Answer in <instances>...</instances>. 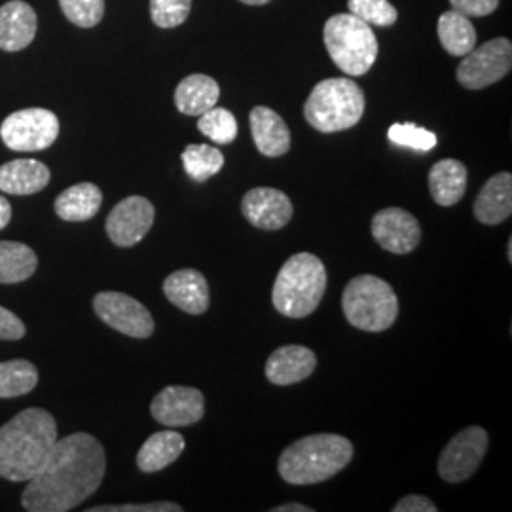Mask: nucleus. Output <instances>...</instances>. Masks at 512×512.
Returning <instances> with one entry per match:
<instances>
[{"instance_id":"obj_9","label":"nucleus","mask_w":512,"mask_h":512,"mask_svg":"<svg viewBox=\"0 0 512 512\" xmlns=\"http://www.w3.org/2000/svg\"><path fill=\"white\" fill-rule=\"evenodd\" d=\"M59 135V120L52 110L23 109L10 114L2 126L4 145L16 152H38L52 147Z\"/></svg>"},{"instance_id":"obj_22","label":"nucleus","mask_w":512,"mask_h":512,"mask_svg":"<svg viewBox=\"0 0 512 512\" xmlns=\"http://www.w3.org/2000/svg\"><path fill=\"white\" fill-rule=\"evenodd\" d=\"M467 181V167L454 158L440 160L429 171L431 196L442 207H452L465 196Z\"/></svg>"},{"instance_id":"obj_27","label":"nucleus","mask_w":512,"mask_h":512,"mask_svg":"<svg viewBox=\"0 0 512 512\" xmlns=\"http://www.w3.org/2000/svg\"><path fill=\"white\" fill-rule=\"evenodd\" d=\"M37 253L18 241H0V283L12 285L37 272Z\"/></svg>"},{"instance_id":"obj_23","label":"nucleus","mask_w":512,"mask_h":512,"mask_svg":"<svg viewBox=\"0 0 512 512\" xmlns=\"http://www.w3.org/2000/svg\"><path fill=\"white\" fill-rule=\"evenodd\" d=\"M220 86L215 78L207 74H190L175 90V105L186 116H202L217 107Z\"/></svg>"},{"instance_id":"obj_41","label":"nucleus","mask_w":512,"mask_h":512,"mask_svg":"<svg viewBox=\"0 0 512 512\" xmlns=\"http://www.w3.org/2000/svg\"><path fill=\"white\" fill-rule=\"evenodd\" d=\"M243 4H249V6H264V4H268L270 0H241Z\"/></svg>"},{"instance_id":"obj_15","label":"nucleus","mask_w":512,"mask_h":512,"mask_svg":"<svg viewBox=\"0 0 512 512\" xmlns=\"http://www.w3.org/2000/svg\"><path fill=\"white\" fill-rule=\"evenodd\" d=\"M241 211L245 219L256 228L274 232V230L285 228L291 222L294 207L291 198L285 192L277 188L260 186V188L249 190L243 196Z\"/></svg>"},{"instance_id":"obj_2","label":"nucleus","mask_w":512,"mask_h":512,"mask_svg":"<svg viewBox=\"0 0 512 512\" xmlns=\"http://www.w3.org/2000/svg\"><path fill=\"white\" fill-rule=\"evenodd\" d=\"M57 442L54 416L42 408H27L0 427V476L29 482L37 475Z\"/></svg>"},{"instance_id":"obj_10","label":"nucleus","mask_w":512,"mask_h":512,"mask_svg":"<svg viewBox=\"0 0 512 512\" xmlns=\"http://www.w3.org/2000/svg\"><path fill=\"white\" fill-rule=\"evenodd\" d=\"M490 437L486 429L473 425L459 431L446 444L439 459V475L444 482L459 484L475 475L482 459L488 452Z\"/></svg>"},{"instance_id":"obj_30","label":"nucleus","mask_w":512,"mask_h":512,"mask_svg":"<svg viewBox=\"0 0 512 512\" xmlns=\"http://www.w3.org/2000/svg\"><path fill=\"white\" fill-rule=\"evenodd\" d=\"M198 129L217 145H230L238 137V120L230 110L213 107L200 116Z\"/></svg>"},{"instance_id":"obj_17","label":"nucleus","mask_w":512,"mask_h":512,"mask_svg":"<svg viewBox=\"0 0 512 512\" xmlns=\"http://www.w3.org/2000/svg\"><path fill=\"white\" fill-rule=\"evenodd\" d=\"M37 35V14L23 0H10L0 6V50L19 52Z\"/></svg>"},{"instance_id":"obj_25","label":"nucleus","mask_w":512,"mask_h":512,"mask_svg":"<svg viewBox=\"0 0 512 512\" xmlns=\"http://www.w3.org/2000/svg\"><path fill=\"white\" fill-rule=\"evenodd\" d=\"M103 192L93 183L74 184L55 200V213L67 222H84L99 213Z\"/></svg>"},{"instance_id":"obj_38","label":"nucleus","mask_w":512,"mask_h":512,"mask_svg":"<svg viewBox=\"0 0 512 512\" xmlns=\"http://www.w3.org/2000/svg\"><path fill=\"white\" fill-rule=\"evenodd\" d=\"M437 505L431 501V499H427V497H423V495H406L403 497L395 507H393V512H437Z\"/></svg>"},{"instance_id":"obj_26","label":"nucleus","mask_w":512,"mask_h":512,"mask_svg":"<svg viewBox=\"0 0 512 512\" xmlns=\"http://www.w3.org/2000/svg\"><path fill=\"white\" fill-rule=\"evenodd\" d=\"M437 33L442 48L450 55L463 57L476 46V29L473 21L456 10H448L440 16Z\"/></svg>"},{"instance_id":"obj_4","label":"nucleus","mask_w":512,"mask_h":512,"mask_svg":"<svg viewBox=\"0 0 512 512\" xmlns=\"http://www.w3.org/2000/svg\"><path fill=\"white\" fill-rule=\"evenodd\" d=\"M327 291V270L319 256L293 255L275 277V310L291 319H304L319 308Z\"/></svg>"},{"instance_id":"obj_5","label":"nucleus","mask_w":512,"mask_h":512,"mask_svg":"<svg viewBox=\"0 0 512 512\" xmlns=\"http://www.w3.org/2000/svg\"><path fill=\"white\" fill-rule=\"evenodd\" d=\"M365 92L351 78L319 82L304 105V118L321 133H336L357 126L365 114Z\"/></svg>"},{"instance_id":"obj_29","label":"nucleus","mask_w":512,"mask_h":512,"mask_svg":"<svg viewBox=\"0 0 512 512\" xmlns=\"http://www.w3.org/2000/svg\"><path fill=\"white\" fill-rule=\"evenodd\" d=\"M181 158L186 175L196 183L209 181L224 167V154L209 145H188Z\"/></svg>"},{"instance_id":"obj_42","label":"nucleus","mask_w":512,"mask_h":512,"mask_svg":"<svg viewBox=\"0 0 512 512\" xmlns=\"http://www.w3.org/2000/svg\"><path fill=\"white\" fill-rule=\"evenodd\" d=\"M507 256H509V262L512 260V239H509V247H507Z\"/></svg>"},{"instance_id":"obj_7","label":"nucleus","mask_w":512,"mask_h":512,"mask_svg":"<svg viewBox=\"0 0 512 512\" xmlns=\"http://www.w3.org/2000/svg\"><path fill=\"white\" fill-rule=\"evenodd\" d=\"M323 38L330 59L348 76H363L378 59V38L368 23L353 14H336L329 18Z\"/></svg>"},{"instance_id":"obj_39","label":"nucleus","mask_w":512,"mask_h":512,"mask_svg":"<svg viewBox=\"0 0 512 512\" xmlns=\"http://www.w3.org/2000/svg\"><path fill=\"white\" fill-rule=\"evenodd\" d=\"M12 219V205L0 196V230H4L8 226V222Z\"/></svg>"},{"instance_id":"obj_36","label":"nucleus","mask_w":512,"mask_h":512,"mask_svg":"<svg viewBox=\"0 0 512 512\" xmlns=\"http://www.w3.org/2000/svg\"><path fill=\"white\" fill-rule=\"evenodd\" d=\"M452 10L467 18H486L494 14L499 6V0H450Z\"/></svg>"},{"instance_id":"obj_40","label":"nucleus","mask_w":512,"mask_h":512,"mask_svg":"<svg viewBox=\"0 0 512 512\" xmlns=\"http://www.w3.org/2000/svg\"><path fill=\"white\" fill-rule=\"evenodd\" d=\"M313 509L306 507V505H300V503H287V505H279L274 507L272 512H311Z\"/></svg>"},{"instance_id":"obj_34","label":"nucleus","mask_w":512,"mask_h":512,"mask_svg":"<svg viewBox=\"0 0 512 512\" xmlns=\"http://www.w3.org/2000/svg\"><path fill=\"white\" fill-rule=\"evenodd\" d=\"M192 0H150V18L160 29L183 25L190 16Z\"/></svg>"},{"instance_id":"obj_14","label":"nucleus","mask_w":512,"mask_h":512,"mask_svg":"<svg viewBox=\"0 0 512 512\" xmlns=\"http://www.w3.org/2000/svg\"><path fill=\"white\" fill-rule=\"evenodd\" d=\"M372 236L385 251L408 255L420 245V222L401 207H387L374 215Z\"/></svg>"},{"instance_id":"obj_20","label":"nucleus","mask_w":512,"mask_h":512,"mask_svg":"<svg viewBox=\"0 0 512 512\" xmlns=\"http://www.w3.org/2000/svg\"><path fill=\"white\" fill-rule=\"evenodd\" d=\"M50 183V169L38 160L21 158L0 165V190L12 196H31Z\"/></svg>"},{"instance_id":"obj_12","label":"nucleus","mask_w":512,"mask_h":512,"mask_svg":"<svg viewBox=\"0 0 512 512\" xmlns=\"http://www.w3.org/2000/svg\"><path fill=\"white\" fill-rule=\"evenodd\" d=\"M152 418L165 427H188L202 420L205 414L203 393L188 385H169L150 404Z\"/></svg>"},{"instance_id":"obj_13","label":"nucleus","mask_w":512,"mask_h":512,"mask_svg":"<svg viewBox=\"0 0 512 512\" xmlns=\"http://www.w3.org/2000/svg\"><path fill=\"white\" fill-rule=\"evenodd\" d=\"M156 219L152 202L143 196H129L107 217V236L118 247H133L147 236Z\"/></svg>"},{"instance_id":"obj_11","label":"nucleus","mask_w":512,"mask_h":512,"mask_svg":"<svg viewBox=\"0 0 512 512\" xmlns=\"http://www.w3.org/2000/svg\"><path fill=\"white\" fill-rule=\"evenodd\" d=\"M93 310L97 317L129 338L145 340L154 332V319L150 311L133 296L116 291L99 293L93 298Z\"/></svg>"},{"instance_id":"obj_16","label":"nucleus","mask_w":512,"mask_h":512,"mask_svg":"<svg viewBox=\"0 0 512 512\" xmlns=\"http://www.w3.org/2000/svg\"><path fill=\"white\" fill-rule=\"evenodd\" d=\"M164 293L167 300L179 310L190 315H202L209 310V285L202 272L198 270H179L167 275L164 281Z\"/></svg>"},{"instance_id":"obj_31","label":"nucleus","mask_w":512,"mask_h":512,"mask_svg":"<svg viewBox=\"0 0 512 512\" xmlns=\"http://www.w3.org/2000/svg\"><path fill=\"white\" fill-rule=\"evenodd\" d=\"M348 8L349 14L376 27H391L399 18L397 8L389 0H349Z\"/></svg>"},{"instance_id":"obj_35","label":"nucleus","mask_w":512,"mask_h":512,"mask_svg":"<svg viewBox=\"0 0 512 512\" xmlns=\"http://www.w3.org/2000/svg\"><path fill=\"white\" fill-rule=\"evenodd\" d=\"M90 512H181L183 507L171 501H156V503H129V505H103V507H93L88 509Z\"/></svg>"},{"instance_id":"obj_18","label":"nucleus","mask_w":512,"mask_h":512,"mask_svg":"<svg viewBox=\"0 0 512 512\" xmlns=\"http://www.w3.org/2000/svg\"><path fill=\"white\" fill-rule=\"evenodd\" d=\"M317 368V357L304 346L275 349L266 361V378L275 385H293L308 380Z\"/></svg>"},{"instance_id":"obj_8","label":"nucleus","mask_w":512,"mask_h":512,"mask_svg":"<svg viewBox=\"0 0 512 512\" xmlns=\"http://www.w3.org/2000/svg\"><path fill=\"white\" fill-rule=\"evenodd\" d=\"M512 69V44L509 38H494L473 48L458 67V82L467 90H484L503 80Z\"/></svg>"},{"instance_id":"obj_24","label":"nucleus","mask_w":512,"mask_h":512,"mask_svg":"<svg viewBox=\"0 0 512 512\" xmlns=\"http://www.w3.org/2000/svg\"><path fill=\"white\" fill-rule=\"evenodd\" d=\"M184 446H186L184 437L177 431L167 429V431L154 433L141 446L137 454V467L147 475L164 471L165 467H169L179 459L183 454Z\"/></svg>"},{"instance_id":"obj_21","label":"nucleus","mask_w":512,"mask_h":512,"mask_svg":"<svg viewBox=\"0 0 512 512\" xmlns=\"http://www.w3.org/2000/svg\"><path fill=\"white\" fill-rule=\"evenodd\" d=\"M512 213V175L497 173L476 196L475 217L486 226L501 224Z\"/></svg>"},{"instance_id":"obj_3","label":"nucleus","mask_w":512,"mask_h":512,"mask_svg":"<svg viewBox=\"0 0 512 512\" xmlns=\"http://www.w3.org/2000/svg\"><path fill=\"white\" fill-rule=\"evenodd\" d=\"M353 452L351 440L342 435H310L283 450L277 469L281 478L294 486L317 484L346 469L353 459Z\"/></svg>"},{"instance_id":"obj_6","label":"nucleus","mask_w":512,"mask_h":512,"mask_svg":"<svg viewBox=\"0 0 512 512\" xmlns=\"http://www.w3.org/2000/svg\"><path fill=\"white\" fill-rule=\"evenodd\" d=\"M342 308L349 325L355 329L384 332L397 321L399 298L382 277L357 275L344 289Z\"/></svg>"},{"instance_id":"obj_19","label":"nucleus","mask_w":512,"mask_h":512,"mask_svg":"<svg viewBox=\"0 0 512 512\" xmlns=\"http://www.w3.org/2000/svg\"><path fill=\"white\" fill-rule=\"evenodd\" d=\"M251 133L256 148L262 156L279 158L291 148V131L285 120L268 107H255L249 116Z\"/></svg>"},{"instance_id":"obj_1","label":"nucleus","mask_w":512,"mask_h":512,"mask_svg":"<svg viewBox=\"0 0 512 512\" xmlns=\"http://www.w3.org/2000/svg\"><path fill=\"white\" fill-rule=\"evenodd\" d=\"M107 473V454L90 433L57 440L37 475L21 495L31 512H67L92 497Z\"/></svg>"},{"instance_id":"obj_37","label":"nucleus","mask_w":512,"mask_h":512,"mask_svg":"<svg viewBox=\"0 0 512 512\" xmlns=\"http://www.w3.org/2000/svg\"><path fill=\"white\" fill-rule=\"evenodd\" d=\"M25 336V325L16 313L0 306V340H19Z\"/></svg>"},{"instance_id":"obj_32","label":"nucleus","mask_w":512,"mask_h":512,"mask_svg":"<svg viewBox=\"0 0 512 512\" xmlns=\"http://www.w3.org/2000/svg\"><path fill=\"white\" fill-rule=\"evenodd\" d=\"M387 137L397 147L412 148L420 152H429L437 147V135L414 124H393L387 131Z\"/></svg>"},{"instance_id":"obj_33","label":"nucleus","mask_w":512,"mask_h":512,"mask_svg":"<svg viewBox=\"0 0 512 512\" xmlns=\"http://www.w3.org/2000/svg\"><path fill=\"white\" fill-rule=\"evenodd\" d=\"M67 19L76 27L92 29L105 16V0H59Z\"/></svg>"},{"instance_id":"obj_28","label":"nucleus","mask_w":512,"mask_h":512,"mask_svg":"<svg viewBox=\"0 0 512 512\" xmlns=\"http://www.w3.org/2000/svg\"><path fill=\"white\" fill-rule=\"evenodd\" d=\"M38 384L37 366L25 359L0 363V399H14L31 393Z\"/></svg>"}]
</instances>
